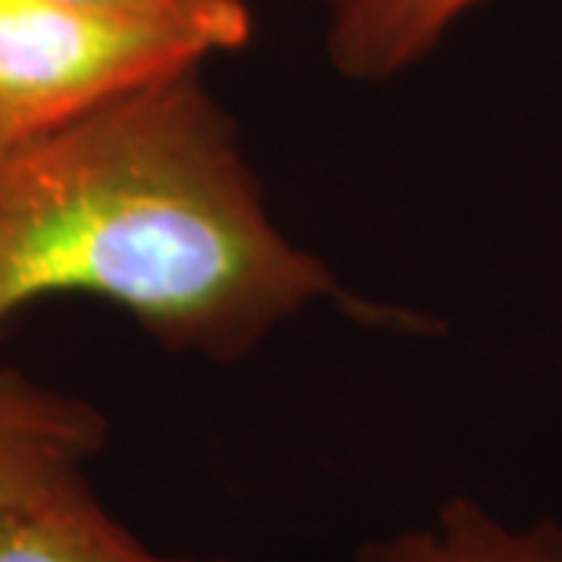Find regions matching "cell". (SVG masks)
<instances>
[{"instance_id": "1", "label": "cell", "mask_w": 562, "mask_h": 562, "mask_svg": "<svg viewBox=\"0 0 562 562\" xmlns=\"http://www.w3.org/2000/svg\"><path fill=\"white\" fill-rule=\"evenodd\" d=\"M57 294L120 306L169 353L238 362L338 281L272 220L194 66L0 157V328Z\"/></svg>"}, {"instance_id": "2", "label": "cell", "mask_w": 562, "mask_h": 562, "mask_svg": "<svg viewBox=\"0 0 562 562\" xmlns=\"http://www.w3.org/2000/svg\"><path fill=\"white\" fill-rule=\"evenodd\" d=\"M247 44L203 20L0 0V157Z\"/></svg>"}, {"instance_id": "3", "label": "cell", "mask_w": 562, "mask_h": 562, "mask_svg": "<svg viewBox=\"0 0 562 562\" xmlns=\"http://www.w3.org/2000/svg\"><path fill=\"white\" fill-rule=\"evenodd\" d=\"M106 443V419L85 397L0 369V519L85 479Z\"/></svg>"}, {"instance_id": "4", "label": "cell", "mask_w": 562, "mask_h": 562, "mask_svg": "<svg viewBox=\"0 0 562 562\" xmlns=\"http://www.w3.org/2000/svg\"><path fill=\"white\" fill-rule=\"evenodd\" d=\"M484 0H319L328 60L344 79L384 85L425 63Z\"/></svg>"}, {"instance_id": "5", "label": "cell", "mask_w": 562, "mask_h": 562, "mask_svg": "<svg viewBox=\"0 0 562 562\" xmlns=\"http://www.w3.org/2000/svg\"><path fill=\"white\" fill-rule=\"evenodd\" d=\"M0 562H238L160 553L106 509L88 479L0 519Z\"/></svg>"}, {"instance_id": "6", "label": "cell", "mask_w": 562, "mask_h": 562, "mask_svg": "<svg viewBox=\"0 0 562 562\" xmlns=\"http://www.w3.org/2000/svg\"><path fill=\"white\" fill-rule=\"evenodd\" d=\"M357 562H562V525H516L469 497L447 501L419 525L369 541Z\"/></svg>"}, {"instance_id": "7", "label": "cell", "mask_w": 562, "mask_h": 562, "mask_svg": "<svg viewBox=\"0 0 562 562\" xmlns=\"http://www.w3.org/2000/svg\"><path fill=\"white\" fill-rule=\"evenodd\" d=\"M72 7L125 13V16H181L222 25L244 41L254 38V13L247 0H63Z\"/></svg>"}]
</instances>
